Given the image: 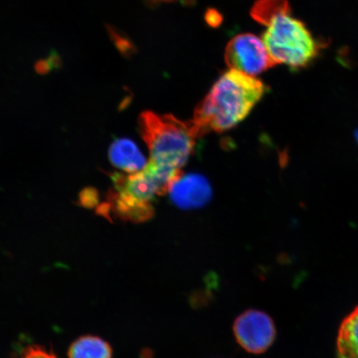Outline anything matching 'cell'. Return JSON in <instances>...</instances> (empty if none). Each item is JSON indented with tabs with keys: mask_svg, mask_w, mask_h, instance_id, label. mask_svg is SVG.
Here are the masks:
<instances>
[{
	"mask_svg": "<svg viewBox=\"0 0 358 358\" xmlns=\"http://www.w3.org/2000/svg\"><path fill=\"white\" fill-rule=\"evenodd\" d=\"M266 92L265 84L256 77L230 69L199 103L192 122L200 137L228 131L243 122Z\"/></svg>",
	"mask_w": 358,
	"mask_h": 358,
	"instance_id": "cell-1",
	"label": "cell"
},
{
	"mask_svg": "<svg viewBox=\"0 0 358 358\" xmlns=\"http://www.w3.org/2000/svg\"><path fill=\"white\" fill-rule=\"evenodd\" d=\"M252 16L266 26L262 40L276 65L299 69L319 56L323 45L292 15L286 0H259Z\"/></svg>",
	"mask_w": 358,
	"mask_h": 358,
	"instance_id": "cell-2",
	"label": "cell"
},
{
	"mask_svg": "<svg viewBox=\"0 0 358 358\" xmlns=\"http://www.w3.org/2000/svg\"><path fill=\"white\" fill-rule=\"evenodd\" d=\"M138 129L150 154V162L181 170L200 138L194 122H182L172 115L145 111L140 116Z\"/></svg>",
	"mask_w": 358,
	"mask_h": 358,
	"instance_id": "cell-3",
	"label": "cell"
},
{
	"mask_svg": "<svg viewBox=\"0 0 358 358\" xmlns=\"http://www.w3.org/2000/svg\"><path fill=\"white\" fill-rule=\"evenodd\" d=\"M230 69L256 77L276 66L263 40L250 34L237 35L227 44L225 53Z\"/></svg>",
	"mask_w": 358,
	"mask_h": 358,
	"instance_id": "cell-4",
	"label": "cell"
},
{
	"mask_svg": "<svg viewBox=\"0 0 358 358\" xmlns=\"http://www.w3.org/2000/svg\"><path fill=\"white\" fill-rule=\"evenodd\" d=\"M234 334L237 343L252 355L266 352L274 343L276 328L274 320L266 313L248 310L236 317Z\"/></svg>",
	"mask_w": 358,
	"mask_h": 358,
	"instance_id": "cell-5",
	"label": "cell"
},
{
	"mask_svg": "<svg viewBox=\"0 0 358 358\" xmlns=\"http://www.w3.org/2000/svg\"><path fill=\"white\" fill-rule=\"evenodd\" d=\"M169 192L174 203L185 208L199 207L207 203L211 196L208 182L198 176L181 177L173 183Z\"/></svg>",
	"mask_w": 358,
	"mask_h": 358,
	"instance_id": "cell-6",
	"label": "cell"
},
{
	"mask_svg": "<svg viewBox=\"0 0 358 358\" xmlns=\"http://www.w3.org/2000/svg\"><path fill=\"white\" fill-rule=\"evenodd\" d=\"M106 203L109 205L110 216L113 213L115 217L124 221L144 222L153 217L155 212L153 204L137 203L115 190L109 192Z\"/></svg>",
	"mask_w": 358,
	"mask_h": 358,
	"instance_id": "cell-7",
	"label": "cell"
},
{
	"mask_svg": "<svg viewBox=\"0 0 358 358\" xmlns=\"http://www.w3.org/2000/svg\"><path fill=\"white\" fill-rule=\"evenodd\" d=\"M109 159L114 166L129 173L141 172L147 165L145 156L129 138H118L112 143Z\"/></svg>",
	"mask_w": 358,
	"mask_h": 358,
	"instance_id": "cell-8",
	"label": "cell"
},
{
	"mask_svg": "<svg viewBox=\"0 0 358 358\" xmlns=\"http://www.w3.org/2000/svg\"><path fill=\"white\" fill-rule=\"evenodd\" d=\"M337 353L338 358H358V306L340 325Z\"/></svg>",
	"mask_w": 358,
	"mask_h": 358,
	"instance_id": "cell-9",
	"label": "cell"
},
{
	"mask_svg": "<svg viewBox=\"0 0 358 358\" xmlns=\"http://www.w3.org/2000/svg\"><path fill=\"white\" fill-rule=\"evenodd\" d=\"M69 358H113V350L106 340L97 336L85 335L71 344Z\"/></svg>",
	"mask_w": 358,
	"mask_h": 358,
	"instance_id": "cell-10",
	"label": "cell"
},
{
	"mask_svg": "<svg viewBox=\"0 0 358 358\" xmlns=\"http://www.w3.org/2000/svg\"><path fill=\"white\" fill-rule=\"evenodd\" d=\"M20 358H58L52 350H48L45 347L31 345L24 348Z\"/></svg>",
	"mask_w": 358,
	"mask_h": 358,
	"instance_id": "cell-11",
	"label": "cell"
},
{
	"mask_svg": "<svg viewBox=\"0 0 358 358\" xmlns=\"http://www.w3.org/2000/svg\"><path fill=\"white\" fill-rule=\"evenodd\" d=\"M99 201V194L93 187H87L80 192V203L85 208H92Z\"/></svg>",
	"mask_w": 358,
	"mask_h": 358,
	"instance_id": "cell-12",
	"label": "cell"
},
{
	"mask_svg": "<svg viewBox=\"0 0 358 358\" xmlns=\"http://www.w3.org/2000/svg\"><path fill=\"white\" fill-rule=\"evenodd\" d=\"M154 1H173V0H154Z\"/></svg>",
	"mask_w": 358,
	"mask_h": 358,
	"instance_id": "cell-13",
	"label": "cell"
}]
</instances>
